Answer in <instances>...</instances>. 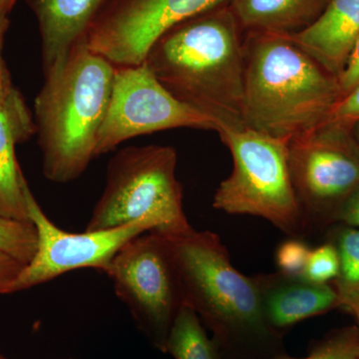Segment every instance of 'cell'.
<instances>
[{
  "instance_id": "20",
  "label": "cell",
  "mask_w": 359,
  "mask_h": 359,
  "mask_svg": "<svg viewBox=\"0 0 359 359\" xmlns=\"http://www.w3.org/2000/svg\"><path fill=\"white\" fill-rule=\"evenodd\" d=\"M271 359H359L358 328L334 332L314 346L306 358H290L280 353Z\"/></svg>"
},
{
  "instance_id": "12",
  "label": "cell",
  "mask_w": 359,
  "mask_h": 359,
  "mask_svg": "<svg viewBox=\"0 0 359 359\" xmlns=\"http://www.w3.org/2000/svg\"><path fill=\"white\" fill-rule=\"evenodd\" d=\"M255 280L264 318L278 334L283 328L340 306L337 290L328 283L280 271L255 276Z\"/></svg>"
},
{
  "instance_id": "7",
  "label": "cell",
  "mask_w": 359,
  "mask_h": 359,
  "mask_svg": "<svg viewBox=\"0 0 359 359\" xmlns=\"http://www.w3.org/2000/svg\"><path fill=\"white\" fill-rule=\"evenodd\" d=\"M292 187L306 233L337 215L359 185V142L353 127L327 120L287 142Z\"/></svg>"
},
{
  "instance_id": "24",
  "label": "cell",
  "mask_w": 359,
  "mask_h": 359,
  "mask_svg": "<svg viewBox=\"0 0 359 359\" xmlns=\"http://www.w3.org/2000/svg\"><path fill=\"white\" fill-rule=\"evenodd\" d=\"M339 81L342 96L348 93L359 82V34L356 37L353 49L347 59L346 67Z\"/></svg>"
},
{
  "instance_id": "25",
  "label": "cell",
  "mask_w": 359,
  "mask_h": 359,
  "mask_svg": "<svg viewBox=\"0 0 359 359\" xmlns=\"http://www.w3.org/2000/svg\"><path fill=\"white\" fill-rule=\"evenodd\" d=\"M23 268L25 264L0 252V294H11V285Z\"/></svg>"
},
{
  "instance_id": "32",
  "label": "cell",
  "mask_w": 359,
  "mask_h": 359,
  "mask_svg": "<svg viewBox=\"0 0 359 359\" xmlns=\"http://www.w3.org/2000/svg\"><path fill=\"white\" fill-rule=\"evenodd\" d=\"M65 359H76V358H65Z\"/></svg>"
},
{
  "instance_id": "9",
  "label": "cell",
  "mask_w": 359,
  "mask_h": 359,
  "mask_svg": "<svg viewBox=\"0 0 359 359\" xmlns=\"http://www.w3.org/2000/svg\"><path fill=\"white\" fill-rule=\"evenodd\" d=\"M177 128L217 132L218 125L175 98L147 63L115 66L109 105L97 137L96 157L130 139Z\"/></svg>"
},
{
  "instance_id": "13",
  "label": "cell",
  "mask_w": 359,
  "mask_h": 359,
  "mask_svg": "<svg viewBox=\"0 0 359 359\" xmlns=\"http://www.w3.org/2000/svg\"><path fill=\"white\" fill-rule=\"evenodd\" d=\"M41 37L44 71L85 43L92 26L111 0H26Z\"/></svg>"
},
{
  "instance_id": "21",
  "label": "cell",
  "mask_w": 359,
  "mask_h": 359,
  "mask_svg": "<svg viewBox=\"0 0 359 359\" xmlns=\"http://www.w3.org/2000/svg\"><path fill=\"white\" fill-rule=\"evenodd\" d=\"M339 271L337 250L332 243H328L311 250L302 276L311 282L328 283L335 280Z\"/></svg>"
},
{
  "instance_id": "14",
  "label": "cell",
  "mask_w": 359,
  "mask_h": 359,
  "mask_svg": "<svg viewBox=\"0 0 359 359\" xmlns=\"http://www.w3.org/2000/svg\"><path fill=\"white\" fill-rule=\"evenodd\" d=\"M36 132L34 118L13 84L0 96V216L29 221L16 145Z\"/></svg>"
},
{
  "instance_id": "29",
  "label": "cell",
  "mask_w": 359,
  "mask_h": 359,
  "mask_svg": "<svg viewBox=\"0 0 359 359\" xmlns=\"http://www.w3.org/2000/svg\"><path fill=\"white\" fill-rule=\"evenodd\" d=\"M353 131L354 136H355V138L358 139V141L359 142V120L358 122L354 123Z\"/></svg>"
},
{
  "instance_id": "17",
  "label": "cell",
  "mask_w": 359,
  "mask_h": 359,
  "mask_svg": "<svg viewBox=\"0 0 359 359\" xmlns=\"http://www.w3.org/2000/svg\"><path fill=\"white\" fill-rule=\"evenodd\" d=\"M164 353L174 359H222L223 353L216 340L210 339L198 314L183 306L168 335Z\"/></svg>"
},
{
  "instance_id": "16",
  "label": "cell",
  "mask_w": 359,
  "mask_h": 359,
  "mask_svg": "<svg viewBox=\"0 0 359 359\" xmlns=\"http://www.w3.org/2000/svg\"><path fill=\"white\" fill-rule=\"evenodd\" d=\"M328 0H229L243 32L292 35L311 25Z\"/></svg>"
},
{
  "instance_id": "28",
  "label": "cell",
  "mask_w": 359,
  "mask_h": 359,
  "mask_svg": "<svg viewBox=\"0 0 359 359\" xmlns=\"http://www.w3.org/2000/svg\"><path fill=\"white\" fill-rule=\"evenodd\" d=\"M16 0H0V13L8 14L15 4Z\"/></svg>"
},
{
  "instance_id": "10",
  "label": "cell",
  "mask_w": 359,
  "mask_h": 359,
  "mask_svg": "<svg viewBox=\"0 0 359 359\" xmlns=\"http://www.w3.org/2000/svg\"><path fill=\"white\" fill-rule=\"evenodd\" d=\"M26 211L37 231V250L11 285V294L50 282L79 269H94L107 275L117 252L132 238L154 230L148 221L101 231L69 233L46 216L28 186L22 183Z\"/></svg>"
},
{
  "instance_id": "1",
  "label": "cell",
  "mask_w": 359,
  "mask_h": 359,
  "mask_svg": "<svg viewBox=\"0 0 359 359\" xmlns=\"http://www.w3.org/2000/svg\"><path fill=\"white\" fill-rule=\"evenodd\" d=\"M242 28L228 2L182 21L149 50L145 62L181 102L222 127H242Z\"/></svg>"
},
{
  "instance_id": "6",
  "label": "cell",
  "mask_w": 359,
  "mask_h": 359,
  "mask_svg": "<svg viewBox=\"0 0 359 359\" xmlns=\"http://www.w3.org/2000/svg\"><path fill=\"white\" fill-rule=\"evenodd\" d=\"M233 168L215 194L212 205L231 215L269 221L290 238L306 236L289 166L287 142L248 127H222Z\"/></svg>"
},
{
  "instance_id": "23",
  "label": "cell",
  "mask_w": 359,
  "mask_h": 359,
  "mask_svg": "<svg viewBox=\"0 0 359 359\" xmlns=\"http://www.w3.org/2000/svg\"><path fill=\"white\" fill-rule=\"evenodd\" d=\"M330 120L353 126L359 120V82L353 90L342 96L339 102L335 105Z\"/></svg>"
},
{
  "instance_id": "31",
  "label": "cell",
  "mask_w": 359,
  "mask_h": 359,
  "mask_svg": "<svg viewBox=\"0 0 359 359\" xmlns=\"http://www.w3.org/2000/svg\"><path fill=\"white\" fill-rule=\"evenodd\" d=\"M9 85H11V83L7 84L6 86L2 87V88L0 89V96H1V94L4 93V91H6L7 87H8Z\"/></svg>"
},
{
  "instance_id": "15",
  "label": "cell",
  "mask_w": 359,
  "mask_h": 359,
  "mask_svg": "<svg viewBox=\"0 0 359 359\" xmlns=\"http://www.w3.org/2000/svg\"><path fill=\"white\" fill-rule=\"evenodd\" d=\"M358 34L359 0H328L311 25L290 37L339 79Z\"/></svg>"
},
{
  "instance_id": "11",
  "label": "cell",
  "mask_w": 359,
  "mask_h": 359,
  "mask_svg": "<svg viewBox=\"0 0 359 359\" xmlns=\"http://www.w3.org/2000/svg\"><path fill=\"white\" fill-rule=\"evenodd\" d=\"M229 0H111L85 44L114 66L145 62L158 39L182 21Z\"/></svg>"
},
{
  "instance_id": "2",
  "label": "cell",
  "mask_w": 359,
  "mask_h": 359,
  "mask_svg": "<svg viewBox=\"0 0 359 359\" xmlns=\"http://www.w3.org/2000/svg\"><path fill=\"white\" fill-rule=\"evenodd\" d=\"M244 126L290 142L330 119L339 79L290 35L245 32Z\"/></svg>"
},
{
  "instance_id": "26",
  "label": "cell",
  "mask_w": 359,
  "mask_h": 359,
  "mask_svg": "<svg viewBox=\"0 0 359 359\" xmlns=\"http://www.w3.org/2000/svg\"><path fill=\"white\" fill-rule=\"evenodd\" d=\"M337 221L359 228V185L340 208Z\"/></svg>"
},
{
  "instance_id": "19",
  "label": "cell",
  "mask_w": 359,
  "mask_h": 359,
  "mask_svg": "<svg viewBox=\"0 0 359 359\" xmlns=\"http://www.w3.org/2000/svg\"><path fill=\"white\" fill-rule=\"evenodd\" d=\"M37 231L30 221L0 216V252L29 264L37 250Z\"/></svg>"
},
{
  "instance_id": "18",
  "label": "cell",
  "mask_w": 359,
  "mask_h": 359,
  "mask_svg": "<svg viewBox=\"0 0 359 359\" xmlns=\"http://www.w3.org/2000/svg\"><path fill=\"white\" fill-rule=\"evenodd\" d=\"M337 250L339 271L334 280L340 306L354 313L359 306V228H342L332 243Z\"/></svg>"
},
{
  "instance_id": "8",
  "label": "cell",
  "mask_w": 359,
  "mask_h": 359,
  "mask_svg": "<svg viewBox=\"0 0 359 359\" xmlns=\"http://www.w3.org/2000/svg\"><path fill=\"white\" fill-rule=\"evenodd\" d=\"M107 276L142 334L164 353L175 318L185 306L166 238L149 231L132 238L116 255Z\"/></svg>"
},
{
  "instance_id": "30",
  "label": "cell",
  "mask_w": 359,
  "mask_h": 359,
  "mask_svg": "<svg viewBox=\"0 0 359 359\" xmlns=\"http://www.w3.org/2000/svg\"><path fill=\"white\" fill-rule=\"evenodd\" d=\"M354 316H356V318H358V340H359V306L358 309H356V311H354Z\"/></svg>"
},
{
  "instance_id": "27",
  "label": "cell",
  "mask_w": 359,
  "mask_h": 359,
  "mask_svg": "<svg viewBox=\"0 0 359 359\" xmlns=\"http://www.w3.org/2000/svg\"><path fill=\"white\" fill-rule=\"evenodd\" d=\"M8 26V14L0 13V89L6 86L7 84L11 83L6 65L2 59V47H4V37H6Z\"/></svg>"
},
{
  "instance_id": "3",
  "label": "cell",
  "mask_w": 359,
  "mask_h": 359,
  "mask_svg": "<svg viewBox=\"0 0 359 359\" xmlns=\"http://www.w3.org/2000/svg\"><path fill=\"white\" fill-rule=\"evenodd\" d=\"M115 66L82 43L44 71L34 102L45 178L66 184L95 158L97 137L109 105Z\"/></svg>"
},
{
  "instance_id": "4",
  "label": "cell",
  "mask_w": 359,
  "mask_h": 359,
  "mask_svg": "<svg viewBox=\"0 0 359 359\" xmlns=\"http://www.w3.org/2000/svg\"><path fill=\"white\" fill-rule=\"evenodd\" d=\"M165 238L184 302L211 330L222 353L271 351L278 344L280 334L264 318L255 278L233 268L218 235L194 229Z\"/></svg>"
},
{
  "instance_id": "22",
  "label": "cell",
  "mask_w": 359,
  "mask_h": 359,
  "mask_svg": "<svg viewBox=\"0 0 359 359\" xmlns=\"http://www.w3.org/2000/svg\"><path fill=\"white\" fill-rule=\"evenodd\" d=\"M311 250L301 238H292L283 243L276 252L278 271L285 275L304 276Z\"/></svg>"
},
{
  "instance_id": "33",
  "label": "cell",
  "mask_w": 359,
  "mask_h": 359,
  "mask_svg": "<svg viewBox=\"0 0 359 359\" xmlns=\"http://www.w3.org/2000/svg\"><path fill=\"white\" fill-rule=\"evenodd\" d=\"M0 359H4V358H2L1 356H0Z\"/></svg>"
},
{
  "instance_id": "5",
  "label": "cell",
  "mask_w": 359,
  "mask_h": 359,
  "mask_svg": "<svg viewBox=\"0 0 359 359\" xmlns=\"http://www.w3.org/2000/svg\"><path fill=\"white\" fill-rule=\"evenodd\" d=\"M178 156L171 146H131L109 161L106 185L85 231H101L148 221L164 237L194 230L184 212L176 176Z\"/></svg>"
}]
</instances>
